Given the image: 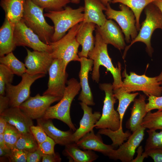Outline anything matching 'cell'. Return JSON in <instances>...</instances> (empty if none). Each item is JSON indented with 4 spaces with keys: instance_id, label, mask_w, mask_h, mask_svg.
Wrapping results in <instances>:
<instances>
[{
    "instance_id": "obj_1",
    "label": "cell",
    "mask_w": 162,
    "mask_h": 162,
    "mask_svg": "<svg viewBox=\"0 0 162 162\" xmlns=\"http://www.w3.org/2000/svg\"><path fill=\"white\" fill-rule=\"evenodd\" d=\"M95 41L94 47L88 54V57L93 61V67L92 74L93 80L98 83L99 81L100 66L105 67L107 71L112 74L113 82V89L121 87L123 83L121 74V66L120 62L115 67L109 56L107 44L104 42L98 31L95 30Z\"/></svg>"
},
{
    "instance_id": "obj_2",
    "label": "cell",
    "mask_w": 162,
    "mask_h": 162,
    "mask_svg": "<svg viewBox=\"0 0 162 162\" xmlns=\"http://www.w3.org/2000/svg\"><path fill=\"white\" fill-rule=\"evenodd\" d=\"M63 96L56 105L50 106L43 118L46 119H56L66 124L70 129L74 132L76 129L70 116L72 102L81 88L80 82L74 78L68 80Z\"/></svg>"
},
{
    "instance_id": "obj_3",
    "label": "cell",
    "mask_w": 162,
    "mask_h": 162,
    "mask_svg": "<svg viewBox=\"0 0 162 162\" xmlns=\"http://www.w3.org/2000/svg\"><path fill=\"white\" fill-rule=\"evenodd\" d=\"M84 7L80 6L74 9L66 6L62 10L49 11L44 14L50 18L54 24V32L51 42H55L62 38L66 32L76 24L82 22L84 19Z\"/></svg>"
},
{
    "instance_id": "obj_4",
    "label": "cell",
    "mask_w": 162,
    "mask_h": 162,
    "mask_svg": "<svg viewBox=\"0 0 162 162\" xmlns=\"http://www.w3.org/2000/svg\"><path fill=\"white\" fill-rule=\"evenodd\" d=\"M146 17L142 22L139 32L136 37L125 48L123 58L124 59L127 52L133 44L138 42L145 44L146 51L152 57L154 50L151 43L152 36L154 30L157 29L162 30V14L159 9L152 3L147 5L145 8Z\"/></svg>"
},
{
    "instance_id": "obj_5",
    "label": "cell",
    "mask_w": 162,
    "mask_h": 162,
    "mask_svg": "<svg viewBox=\"0 0 162 162\" xmlns=\"http://www.w3.org/2000/svg\"><path fill=\"white\" fill-rule=\"evenodd\" d=\"M44 9L34 3L32 0H26L22 19L26 24L48 45L51 43L54 27L46 22Z\"/></svg>"
},
{
    "instance_id": "obj_6",
    "label": "cell",
    "mask_w": 162,
    "mask_h": 162,
    "mask_svg": "<svg viewBox=\"0 0 162 162\" xmlns=\"http://www.w3.org/2000/svg\"><path fill=\"white\" fill-rule=\"evenodd\" d=\"M82 23V22L76 24L61 39L49 44L51 48L50 53L53 59L62 60L66 68L70 62L80 61L78 54L80 44L76 40V36Z\"/></svg>"
},
{
    "instance_id": "obj_7",
    "label": "cell",
    "mask_w": 162,
    "mask_h": 162,
    "mask_svg": "<svg viewBox=\"0 0 162 162\" xmlns=\"http://www.w3.org/2000/svg\"><path fill=\"white\" fill-rule=\"evenodd\" d=\"M122 76L124 79L121 87L127 92L142 91L148 97L160 96L162 94V86L158 81L156 76L149 77L145 74L138 75L133 72H130L129 75L126 69Z\"/></svg>"
},
{
    "instance_id": "obj_8",
    "label": "cell",
    "mask_w": 162,
    "mask_h": 162,
    "mask_svg": "<svg viewBox=\"0 0 162 162\" xmlns=\"http://www.w3.org/2000/svg\"><path fill=\"white\" fill-rule=\"evenodd\" d=\"M100 88L105 93L101 117L95 125L97 129H108L113 131L120 127L119 115L114 108L116 99L114 96L112 85L110 83L100 84Z\"/></svg>"
},
{
    "instance_id": "obj_9",
    "label": "cell",
    "mask_w": 162,
    "mask_h": 162,
    "mask_svg": "<svg viewBox=\"0 0 162 162\" xmlns=\"http://www.w3.org/2000/svg\"><path fill=\"white\" fill-rule=\"evenodd\" d=\"M106 8L105 14L107 19L113 20L117 22L124 34L126 42L130 43L138 35L135 17L132 11L123 4L119 5V10L112 8L109 3Z\"/></svg>"
},
{
    "instance_id": "obj_10",
    "label": "cell",
    "mask_w": 162,
    "mask_h": 162,
    "mask_svg": "<svg viewBox=\"0 0 162 162\" xmlns=\"http://www.w3.org/2000/svg\"><path fill=\"white\" fill-rule=\"evenodd\" d=\"M66 69L62 60L54 59L48 70V88L43 95L62 97L68 76Z\"/></svg>"
},
{
    "instance_id": "obj_11",
    "label": "cell",
    "mask_w": 162,
    "mask_h": 162,
    "mask_svg": "<svg viewBox=\"0 0 162 162\" xmlns=\"http://www.w3.org/2000/svg\"><path fill=\"white\" fill-rule=\"evenodd\" d=\"M45 76L44 74L31 75L25 73L21 76V82L17 85L11 83L7 85L5 92L9 99L10 107H19L30 97L32 84L37 80Z\"/></svg>"
},
{
    "instance_id": "obj_12",
    "label": "cell",
    "mask_w": 162,
    "mask_h": 162,
    "mask_svg": "<svg viewBox=\"0 0 162 162\" xmlns=\"http://www.w3.org/2000/svg\"><path fill=\"white\" fill-rule=\"evenodd\" d=\"M14 37L16 46H26L34 51L50 52V45L42 41L38 35L26 24L22 19L15 24Z\"/></svg>"
},
{
    "instance_id": "obj_13",
    "label": "cell",
    "mask_w": 162,
    "mask_h": 162,
    "mask_svg": "<svg viewBox=\"0 0 162 162\" xmlns=\"http://www.w3.org/2000/svg\"><path fill=\"white\" fill-rule=\"evenodd\" d=\"M62 98L39 94L30 97L19 106L20 108L32 119L41 118L51 105L59 101Z\"/></svg>"
},
{
    "instance_id": "obj_14",
    "label": "cell",
    "mask_w": 162,
    "mask_h": 162,
    "mask_svg": "<svg viewBox=\"0 0 162 162\" xmlns=\"http://www.w3.org/2000/svg\"><path fill=\"white\" fill-rule=\"evenodd\" d=\"M146 128L141 126L116 149L113 150L108 156L110 158L119 160L122 162H131L136 150L143 140Z\"/></svg>"
},
{
    "instance_id": "obj_15",
    "label": "cell",
    "mask_w": 162,
    "mask_h": 162,
    "mask_svg": "<svg viewBox=\"0 0 162 162\" xmlns=\"http://www.w3.org/2000/svg\"><path fill=\"white\" fill-rule=\"evenodd\" d=\"M27 55L25 59L26 73L31 75L46 74L54 59L46 51H31L26 48Z\"/></svg>"
},
{
    "instance_id": "obj_16",
    "label": "cell",
    "mask_w": 162,
    "mask_h": 162,
    "mask_svg": "<svg viewBox=\"0 0 162 162\" xmlns=\"http://www.w3.org/2000/svg\"><path fill=\"white\" fill-rule=\"evenodd\" d=\"M96 29L107 44H111L119 50L125 48L126 44L123 34L118 26L112 20H107L101 26L96 25Z\"/></svg>"
},
{
    "instance_id": "obj_17",
    "label": "cell",
    "mask_w": 162,
    "mask_h": 162,
    "mask_svg": "<svg viewBox=\"0 0 162 162\" xmlns=\"http://www.w3.org/2000/svg\"><path fill=\"white\" fill-rule=\"evenodd\" d=\"M80 104L83 114L80 120L79 128L73 134V142L75 143L86 134L93 130L95 124L101 115L99 112L93 113L92 108L85 103L81 102Z\"/></svg>"
},
{
    "instance_id": "obj_18",
    "label": "cell",
    "mask_w": 162,
    "mask_h": 162,
    "mask_svg": "<svg viewBox=\"0 0 162 162\" xmlns=\"http://www.w3.org/2000/svg\"><path fill=\"white\" fill-rule=\"evenodd\" d=\"M80 62V69L79 76L81 91L78 100L88 106H94L95 104L88 82V73L92 70L93 61L87 58L81 57Z\"/></svg>"
},
{
    "instance_id": "obj_19",
    "label": "cell",
    "mask_w": 162,
    "mask_h": 162,
    "mask_svg": "<svg viewBox=\"0 0 162 162\" xmlns=\"http://www.w3.org/2000/svg\"><path fill=\"white\" fill-rule=\"evenodd\" d=\"M0 115L8 123L15 127L22 134L31 132L30 128L33 125V119L19 107H10Z\"/></svg>"
},
{
    "instance_id": "obj_20",
    "label": "cell",
    "mask_w": 162,
    "mask_h": 162,
    "mask_svg": "<svg viewBox=\"0 0 162 162\" xmlns=\"http://www.w3.org/2000/svg\"><path fill=\"white\" fill-rule=\"evenodd\" d=\"M76 143L83 150L97 151L108 157L114 148L112 145L104 144L100 134H95L93 130L86 134Z\"/></svg>"
},
{
    "instance_id": "obj_21",
    "label": "cell",
    "mask_w": 162,
    "mask_h": 162,
    "mask_svg": "<svg viewBox=\"0 0 162 162\" xmlns=\"http://www.w3.org/2000/svg\"><path fill=\"white\" fill-rule=\"evenodd\" d=\"M52 119H46L42 117L37 119V124L44 130L47 135L58 144L65 146L73 142L72 140L74 133L71 130L63 131L57 128L53 124Z\"/></svg>"
},
{
    "instance_id": "obj_22",
    "label": "cell",
    "mask_w": 162,
    "mask_h": 162,
    "mask_svg": "<svg viewBox=\"0 0 162 162\" xmlns=\"http://www.w3.org/2000/svg\"><path fill=\"white\" fill-rule=\"evenodd\" d=\"M83 23L92 22L98 26L103 25L107 20L103 11L106 10L100 0H84Z\"/></svg>"
},
{
    "instance_id": "obj_23",
    "label": "cell",
    "mask_w": 162,
    "mask_h": 162,
    "mask_svg": "<svg viewBox=\"0 0 162 162\" xmlns=\"http://www.w3.org/2000/svg\"><path fill=\"white\" fill-rule=\"evenodd\" d=\"M96 26L93 23L82 22L76 36V40L82 47L78 53L80 58H88V53L94 48L95 39L93 32Z\"/></svg>"
},
{
    "instance_id": "obj_24",
    "label": "cell",
    "mask_w": 162,
    "mask_h": 162,
    "mask_svg": "<svg viewBox=\"0 0 162 162\" xmlns=\"http://www.w3.org/2000/svg\"><path fill=\"white\" fill-rule=\"evenodd\" d=\"M146 99V95L140 94L138 98H135L133 101L130 116L126 124V128L132 133L141 126L143 120L147 113Z\"/></svg>"
},
{
    "instance_id": "obj_25",
    "label": "cell",
    "mask_w": 162,
    "mask_h": 162,
    "mask_svg": "<svg viewBox=\"0 0 162 162\" xmlns=\"http://www.w3.org/2000/svg\"><path fill=\"white\" fill-rule=\"evenodd\" d=\"M15 23L5 18L0 28V56L11 52L16 47L14 37Z\"/></svg>"
},
{
    "instance_id": "obj_26",
    "label": "cell",
    "mask_w": 162,
    "mask_h": 162,
    "mask_svg": "<svg viewBox=\"0 0 162 162\" xmlns=\"http://www.w3.org/2000/svg\"><path fill=\"white\" fill-rule=\"evenodd\" d=\"M63 154L68 157L70 161L75 162H92L98 157L92 150H82L75 142L65 146Z\"/></svg>"
},
{
    "instance_id": "obj_27",
    "label": "cell",
    "mask_w": 162,
    "mask_h": 162,
    "mask_svg": "<svg viewBox=\"0 0 162 162\" xmlns=\"http://www.w3.org/2000/svg\"><path fill=\"white\" fill-rule=\"evenodd\" d=\"M26 0H1V7L4 10L5 18L16 23L22 18Z\"/></svg>"
},
{
    "instance_id": "obj_28",
    "label": "cell",
    "mask_w": 162,
    "mask_h": 162,
    "mask_svg": "<svg viewBox=\"0 0 162 162\" xmlns=\"http://www.w3.org/2000/svg\"><path fill=\"white\" fill-rule=\"evenodd\" d=\"M114 95L118 101L117 111L120 117V127L117 131L121 134L124 133L122 129L123 118L125 112L130 104L133 102L139 94L138 92L131 93L124 90L121 87L113 89Z\"/></svg>"
},
{
    "instance_id": "obj_29",
    "label": "cell",
    "mask_w": 162,
    "mask_h": 162,
    "mask_svg": "<svg viewBox=\"0 0 162 162\" xmlns=\"http://www.w3.org/2000/svg\"><path fill=\"white\" fill-rule=\"evenodd\" d=\"M154 0H110L111 3H121L128 6L133 12L135 17L136 26L137 31L140 28V19L143 10Z\"/></svg>"
},
{
    "instance_id": "obj_30",
    "label": "cell",
    "mask_w": 162,
    "mask_h": 162,
    "mask_svg": "<svg viewBox=\"0 0 162 162\" xmlns=\"http://www.w3.org/2000/svg\"><path fill=\"white\" fill-rule=\"evenodd\" d=\"M0 64L8 68L15 74L22 76L26 72L25 64L19 61L11 52L0 58Z\"/></svg>"
},
{
    "instance_id": "obj_31",
    "label": "cell",
    "mask_w": 162,
    "mask_h": 162,
    "mask_svg": "<svg viewBox=\"0 0 162 162\" xmlns=\"http://www.w3.org/2000/svg\"><path fill=\"white\" fill-rule=\"evenodd\" d=\"M39 144L31 132L21 134L15 147L27 152H32L38 148Z\"/></svg>"
},
{
    "instance_id": "obj_32",
    "label": "cell",
    "mask_w": 162,
    "mask_h": 162,
    "mask_svg": "<svg viewBox=\"0 0 162 162\" xmlns=\"http://www.w3.org/2000/svg\"><path fill=\"white\" fill-rule=\"evenodd\" d=\"M141 126L149 130H162V110L147 113L144 117Z\"/></svg>"
},
{
    "instance_id": "obj_33",
    "label": "cell",
    "mask_w": 162,
    "mask_h": 162,
    "mask_svg": "<svg viewBox=\"0 0 162 162\" xmlns=\"http://www.w3.org/2000/svg\"><path fill=\"white\" fill-rule=\"evenodd\" d=\"M35 4L47 11H59L63 9L70 2V0H32Z\"/></svg>"
},
{
    "instance_id": "obj_34",
    "label": "cell",
    "mask_w": 162,
    "mask_h": 162,
    "mask_svg": "<svg viewBox=\"0 0 162 162\" xmlns=\"http://www.w3.org/2000/svg\"><path fill=\"white\" fill-rule=\"evenodd\" d=\"M3 134L7 147L11 149L15 147L22 134L15 127L7 123Z\"/></svg>"
},
{
    "instance_id": "obj_35",
    "label": "cell",
    "mask_w": 162,
    "mask_h": 162,
    "mask_svg": "<svg viewBox=\"0 0 162 162\" xmlns=\"http://www.w3.org/2000/svg\"><path fill=\"white\" fill-rule=\"evenodd\" d=\"M146 131L148 136L145 147V151L153 148L162 149V130L159 132L149 129Z\"/></svg>"
},
{
    "instance_id": "obj_36",
    "label": "cell",
    "mask_w": 162,
    "mask_h": 162,
    "mask_svg": "<svg viewBox=\"0 0 162 162\" xmlns=\"http://www.w3.org/2000/svg\"><path fill=\"white\" fill-rule=\"evenodd\" d=\"M14 74L7 66L0 64V95H4L7 85L11 83Z\"/></svg>"
},
{
    "instance_id": "obj_37",
    "label": "cell",
    "mask_w": 162,
    "mask_h": 162,
    "mask_svg": "<svg viewBox=\"0 0 162 162\" xmlns=\"http://www.w3.org/2000/svg\"><path fill=\"white\" fill-rule=\"evenodd\" d=\"M27 152L14 147L11 149L10 153L8 157L10 162H27Z\"/></svg>"
},
{
    "instance_id": "obj_38",
    "label": "cell",
    "mask_w": 162,
    "mask_h": 162,
    "mask_svg": "<svg viewBox=\"0 0 162 162\" xmlns=\"http://www.w3.org/2000/svg\"><path fill=\"white\" fill-rule=\"evenodd\" d=\"M148 97V102L146 105L147 112L154 109H157L159 111L162 110V96H150Z\"/></svg>"
},
{
    "instance_id": "obj_39",
    "label": "cell",
    "mask_w": 162,
    "mask_h": 162,
    "mask_svg": "<svg viewBox=\"0 0 162 162\" xmlns=\"http://www.w3.org/2000/svg\"><path fill=\"white\" fill-rule=\"evenodd\" d=\"M56 144L54 141L50 137L41 144H39L38 148L43 154L54 153V147Z\"/></svg>"
},
{
    "instance_id": "obj_40",
    "label": "cell",
    "mask_w": 162,
    "mask_h": 162,
    "mask_svg": "<svg viewBox=\"0 0 162 162\" xmlns=\"http://www.w3.org/2000/svg\"><path fill=\"white\" fill-rule=\"evenodd\" d=\"M30 129L33 136L36 140L38 144H40L46 140L48 136L43 130L39 125L32 126Z\"/></svg>"
},
{
    "instance_id": "obj_41",
    "label": "cell",
    "mask_w": 162,
    "mask_h": 162,
    "mask_svg": "<svg viewBox=\"0 0 162 162\" xmlns=\"http://www.w3.org/2000/svg\"><path fill=\"white\" fill-rule=\"evenodd\" d=\"M145 152L154 162H162V149H151L145 151Z\"/></svg>"
},
{
    "instance_id": "obj_42",
    "label": "cell",
    "mask_w": 162,
    "mask_h": 162,
    "mask_svg": "<svg viewBox=\"0 0 162 162\" xmlns=\"http://www.w3.org/2000/svg\"><path fill=\"white\" fill-rule=\"evenodd\" d=\"M44 154L38 148L32 152L27 153V162H39L40 161Z\"/></svg>"
},
{
    "instance_id": "obj_43",
    "label": "cell",
    "mask_w": 162,
    "mask_h": 162,
    "mask_svg": "<svg viewBox=\"0 0 162 162\" xmlns=\"http://www.w3.org/2000/svg\"><path fill=\"white\" fill-rule=\"evenodd\" d=\"M62 159L59 154L54 153L51 154H44L42 158V162H60Z\"/></svg>"
},
{
    "instance_id": "obj_44",
    "label": "cell",
    "mask_w": 162,
    "mask_h": 162,
    "mask_svg": "<svg viewBox=\"0 0 162 162\" xmlns=\"http://www.w3.org/2000/svg\"><path fill=\"white\" fill-rule=\"evenodd\" d=\"M10 107V100L6 95H0V114Z\"/></svg>"
},
{
    "instance_id": "obj_45",
    "label": "cell",
    "mask_w": 162,
    "mask_h": 162,
    "mask_svg": "<svg viewBox=\"0 0 162 162\" xmlns=\"http://www.w3.org/2000/svg\"><path fill=\"white\" fill-rule=\"evenodd\" d=\"M143 151L142 146H140L137 151V157L134 159L131 162H143L145 158L148 157L145 152H142Z\"/></svg>"
},
{
    "instance_id": "obj_46",
    "label": "cell",
    "mask_w": 162,
    "mask_h": 162,
    "mask_svg": "<svg viewBox=\"0 0 162 162\" xmlns=\"http://www.w3.org/2000/svg\"><path fill=\"white\" fill-rule=\"evenodd\" d=\"M11 152V149L9 148L3 149L0 147V162L5 160V159L8 160V157L9 156Z\"/></svg>"
},
{
    "instance_id": "obj_47",
    "label": "cell",
    "mask_w": 162,
    "mask_h": 162,
    "mask_svg": "<svg viewBox=\"0 0 162 162\" xmlns=\"http://www.w3.org/2000/svg\"><path fill=\"white\" fill-rule=\"evenodd\" d=\"M7 123L3 117L0 115V134H3Z\"/></svg>"
},
{
    "instance_id": "obj_48",
    "label": "cell",
    "mask_w": 162,
    "mask_h": 162,
    "mask_svg": "<svg viewBox=\"0 0 162 162\" xmlns=\"http://www.w3.org/2000/svg\"><path fill=\"white\" fill-rule=\"evenodd\" d=\"M0 147L3 149L8 148L6 145L3 134H0Z\"/></svg>"
},
{
    "instance_id": "obj_49",
    "label": "cell",
    "mask_w": 162,
    "mask_h": 162,
    "mask_svg": "<svg viewBox=\"0 0 162 162\" xmlns=\"http://www.w3.org/2000/svg\"><path fill=\"white\" fill-rule=\"evenodd\" d=\"M152 3L159 9L162 14V0H154Z\"/></svg>"
},
{
    "instance_id": "obj_50",
    "label": "cell",
    "mask_w": 162,
    "mask_h": 162,
    "mask_svg": "<svg viewBox=\"0 0 162 162\" xmlns=\"http://www.w3.org/2000/svg\"><path fill=\"white\" fill-rule=\"evenodd\" d=\"M157 80L161 85H162V70L160 74L156 76Z\"/></svg>"
},
{
    "instance_id": "obj_51",
    "label": "cell",
    "mask_w": 162,
    "mask_h": 162,
    "mask_svg": "<svg viewBox=\"0 0 162 162\" xmlns=\"http://www.w3.org/2000/svg\"><path fill=\"white\" fill-rule=\"evenodd\" d=\"M102 3L106 6L108 3L110 2V0H100Z\"/></svg>"
},
{
    "instance_id": "obj_52",
    "label": "cell",
    "mask_w": 162,
    "mask_h": 162,
    "mask_svg": "<svg viewBox=\"0 0 162 162\" xmlns=\"http://www.w3.org/2000/svg\"><path fill=\"white\" fill-rule=\"evenodd\" d=\"M70 2L75 4H78L80 3V0H70Z\"/></svg>"
}]
</instances>
